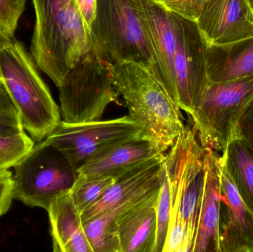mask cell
Wrapping results in <instances>:
<instances>
[{
    "instance_id": "cell-1",
    "label": "cell",
    "mask_w": 253,
    "mask_h": 252,
    "mask_svg": "<svg viewBox=\"0 0 253 252\" xmlns=\"http://www.w3.org/2000/svg\"><path fill=\"white\" fill-rule=\"evenodd\" d=\"M142 2L159 81L181 110L192 117L209 82L208 41L196 21L167 10L156 0Z\"/></svg>"
},
{
    "instance_id": "cell-16",
    "label": "cell",
    "mask_w": 253,
    "mask_h": 252,
    "mask_svg": "<svg viewBox=\"0 0 253 252\" xmlns=\"http://www.w3.org/2000/svg\"><path fill=\"white\" fill-rule=\"evenodd\" d=\"M165 154L150 139L135 138L93 157L77 173L87 176L117 178Z\"/></svg>"
},
{
    "instance_id": "cell-12",
    "label": "cell",
    "mask_w": 253,
    "mask_h": 252,
    "mask_svg": "<svg viewBox=\"0 0 253 252\" xmlns=\"http://www.w3.org/2000/svg\"><path fill=\"white\" fill-rule=\"evenodd\" d=\"M197 23L210 44H227L253 36V11L247 0H208Z\"/></svg>"
},
{
    "instance_id": "cell-29",
    "label": "cell",
    "mask_w": 253,
    "mask_h": 252,
    "mask_svg": "<svg viewBox=\"0 0 253 252\" xmlns=\"http://www.w3.org/2000/svg\"><path fill=\"white\" fill-rule=\"evenodd\" d=\"M13 39V38H9L5 34L0 31V49L8 45Z\"/></svg>"
},
{
    "instance_id": "cell-5",
    "label": "cell",
    "mask_w": 253,
    "mask_h": 252,
    "mask_svg": "<svg viewBox=\"0 0 253 252\" xmlns=\"http://www.w3.org/2000/svg\"><path fill=\"white\" fill-rule=\"evenodd\" d=\"M90 36L93 52L108 65L133 62L159 80L142 0H96Z\"/></svg>"
},
{
    "instance_id": "cell-7",
    "label": "cell",
    "mask_w": 253,
    "mask_h": 252,
    "mask_svg": "<svg viewBox=\"0 0 253 252\" xmlns=\"http://www.w3.org/2000/svg\"><path fill=\"white\" fill-rule=\"evenodd\" d=\"M13 167V199L45 210L55 198L70 192L78 175L67 157L45 140L37 142Z\"/></svg>"
},
{
    "instance_id": "cell-23",
    "label": "cell",
    "mask_w": 253,
    "mask_h": 252,
    "mask_svg": "<svg viewBox=\"0 0 253 252\" xmlns=\"http://www.w3.org/2000/svg\"><path fill=\"white\" fill-rule=\"evenodd\" d=\"M169 215H170V202H169V186L166 173L162 161V179H161L160 192L158 202L157 238H156V250L155 252H163L168 226H169Z\"/></svg>"
},
{
    "instance_id": "cell-24",
    "label": "cell",
    "mask_w": 253,
    "mask_h": 252,
    "mask_svg": "<svg viewBox=\"0 0 253 252\" xmlns=\"http://www.w3.org/2000/svg\"><path fill=\"white\" fill-rule=\"evenodd\" d=\"M26 0H0V31L13 38Z\"/></svg>"
},
{
    "instance_id": "cell-18",
    "label": "cell",
    "mask_w": 253,
    "mask_h": 252,
    "mask_svg": "<svg viewBox=\"0 0 253 252\" xmlns=\"http://www.w3.org/2000/svg\"><path fill=\"white\" fill-rule=\"evenodd\" d=\"M207 68L211 82L253 78V36L227 44H208Z\"/></svg>"
},
{
    "instance_id": "cell-28",
    "label": "cell",
    "mask_w": 253,
    "mask_h": 252,
    "mask_svg": "<svg viewBox=\"0 0 253 252\" xmlns=\"http://www.w3.org/2000/svg\"><path fill=\"white\" fill-rule=\"evenodd\" d=\"M77 3L83 18L90 30L96 16V0H77Z\"/></svg>"
},
{
    "instance_id": "cell-17",
    "label": "cell",
    "mask_w": 253,
    "mask_h": 252,
    "mask_svg": "<svg viewBox=\"0 0 253 252\" xmlns=\"http://www.w3.org/2000/svg\"><path fill=\"white\" fill-rule=\"evenodd\" d=\"M55 252H93L80 213L69 192L55 198L48 210Z\"/></svg>"
},
{
    "instance_id": "cell-19",
    "label": "cell",
    "mask_w": 253,
    "mask_h": 252,
    "mask_svg": "<svg viewBox=\"0 0 253 252\" xmlns=\"http://www.w3.org/2000/svg\"><path fill=\"white\" fill-rule=\"evenodd\" d=\"M221 152V163L242 201L253 213V146L236 133Z\"/></svg>"
},
{
    "instance_id": "cell-4",
    "label": "cell",
    "mask_w": 253,
    "mask_h": 252,
    "mask_svg": "<svg viewBox=\"0 0 253 252\" xmlns=\"http://www.w3.org/2000/svg\"><path fill=\"white\" fill-rule=\"evenodd\" d=\"M108 66L114 88L123 98L128 115L141 124L144 136L165 153L185 127L181 109L144 67L133 62Z\"/></svg>"
},
{
    "instance_id": "cell-15",
    "label": "cell",
    "mask_w": 253,
    "mask_h": 252,
    "mask_svg": "<svg viewBox=\"0 0 253 252\" xmlns=\"http://www.w3.org/2000/svg\"><path fill=\"white\" fill-rule=\"evenodd\" d=\"M206 149L205 186L192 252H221L220 155L211 148Z\"/></svg>"
},
{
    "instance_id": "cell-10",
    "label": "cell",
    "mask_w": 253,
    "mask_h": 252,
    "mask_svg": "<svg viewBox=\"0 0 253 252\" xmlns=\"http://www.w3.org/2000/svg\"><path fill=\"white\" fill-rule=\"evenodd\" d=\"M139 137H145L141 124L126 115L116 119L82 123L62 120L44 140L59 149L78 171L93 157Z\"/></svg>"
},
{
    "instance_id": "cell-20",
    "label": "cell",
    "mask_w": 253,
    "mask_h": 252,
    "mask_svg": "<svg viewBox=\"0 0 253 252\" xmlns=\"http://www.w3.org/2000/svg\"><path fill=\"white\" fill-rule=\"evenodd\" d=\"M114 181L115 178L111 176H87L78 173L69 192L77 210L83 214L100 199Z\"/></svg>"
},
{
    "instance_id": "cell-6",
    "label": "cell",
    "mask_w": 253,
    "mask_h": 252,
    "mask_svg": "<svg viewBox=\"0 0 253 252\" xmlns=\"http://www.w3.org/2000/svg\"><path fill=\"white\" fill-rule=\"evenodd\" d=\"M25 46L13 38L0 49V78L16 106L22 127L34 142L44 140L60 123L59 107Z\"/></svg>"
},
{
    "instance_id": "cell-27",
    "label": "cell",
    "mask_w": 253,
    "mask_h": 252,
    "mask_svg": "<svg viewBox=\"0 0 253 252\" xmlns=\"http://www.w3.org/2000/svg\"><path fill=\"white\" fill-rule=\"evenodd\" d=\"M13 173L0 171V217L5 214L11 205L13 198Z\"/></svg>"
},
{
    "instance_id": "cell-26",
    "label": "cell",
    "mask_w": 253,
    "mask_h": 252,
    "mask_svg": "<svg viewBox=\"0 0 253 252\" xmlns=\"http://www.w3.org/2000/svg\"><path fill=\"white\" fill-rule=\"evenodd\" d=\"M236 133L253 146V96L239 116Z\"/></svg>"
},
{
    "instance_id": "cell-8",
    "label": "cell",
    "mask_w": 253,
    "mask_h": 252,
    "mask_svg": "<svg viewBox=\"0 0 253 252\" xmlns=\"http://www.w3.org/2000/svg\"><path fill=\"white\" fill-rule=\"evenodd\" d=\"M58 88L65 122L100 120L110 104L119 103L109 66L93 51L68 71Z\"/></svg>"
},
{
    "instance_id": "cell-21",
    "label": "cell",
    "mask_w": 253,
    "mask_h": 252,
    "mask_svg": "<svg viewBox=\"0 0 253 252\" xmlns=\"http://www.w3.org/2000/svg\"><path fill=\"white\" fill-rule=\"evenodd\" d=\"M35 143L25 132L0 137V171L7 170L18 164Z\"/></svg>"
},
{
    "instance_id": "cell-9",
    "label": "cell",
    "mask_w": 253,
    "mask_h": 252,
    "mask_svg": "<svg viewBox=\"0 0 253 252\" xmlns=\"http://www.w3.org/2000/svg\"><path fill=\"white\" fill-rule=\"evenodd\" d=\"M253 96V77L208 82L200 105L191 117L203 147L224 150L236 134L238 120Z\"/></svg>"
},
{
    "instance_id": "cell-30",
    "label": "cell",
    "mask_w": 253,
    "mask_h": 252,
    "mask_svg": "<svg viewBox=\"0 0 253 252\" xmlns=\"http://www.w3.org/2000/svg\"><path fill=\"white\" fill-rule=\"evenodd\" d=\"M248 2L249 3L250 6H251V8H252L253 11V0H247Z\"/></svg>"
},
{
    "instance_id": "cell-11",
    "label": "cell",
    "mask_w": 253,
    "mask_h": 252,
    "mask_svg": "<svg viewBox=\"0 0 253 252\" xmlns=\"http://www.w3.org/2000/svg\"><path fill=\"white\" fill-rule=\"evenodd\" d=\"M160 186L120 213L114 219L112 234L117 252H155Z\"/></svg>"
},
{
    "instance_id": "cell-25",
    "label": "cell",
    "mask_w": 253,
    "mask_h": 252,
    "mask_svg": "<svg viewBox=\"0 0 253 252\" xmlns=\"http://www.w3.org/2000/svg\"><path fill=\"white\" fill-rule=\"evenodd\" d=\"M175 14L197 22L208 0H156Z\"/></svg>"
},
{
    "instance_id": "cell-2",
    "label": "cell",
    "mask_w": 253,
    "mask_h": 252,
    "mask_svg": "<svg viewBox=\"0 0 253 252\" xmlns=\"http://www.w3.org/2000/svg\"><path fill=\"white\" fill-rule=\"evenodd\" d=\"M206 148L185 127L165 154L170 215L163 252H192L205 186Z\"/></svg>"
},
{
    "instance_id": "cell-3",
    "label": "cell",
    "mask_w": 253,
    "mask_h": 252,
    "mask_svg": "<svg viewBox=\"0 0 253 252\" xmlns=\"http://www.w3.org/2000/svg\"><path fill=\"white\" fill-rule=\"evenodd\" d=\"M36 22L31 54L59 87L65 75L93 51L90 30L77 0H32Z\"/></svg>"
},
{
    "instance_id": "cell-22",
    "label": "cell",
    "mask_w": 253,
    "mask_h": 252,
    "mask_svg": "<svg viewBox=\"0 0 253 252\" xmlns=\"http://www.w3.org/2000/svg\"><path fill=\"white\" fill-rule=\"evenodd\" d=\"M24 132L19 112L0 78V137Z\"/></svg>"
},
{
    "instance_id": "cell-14",
    "label": "cell",
    "mask_w": 253,
    "mask_h": 252,
    "mask_svg": "<svg viewBox=\"0 0 253 252\" xmlns=\"http://www.w3.org/2000/svg\"><path fill=\"white\" fill-rule=\"evenodd\" d=\"M164 156L115 178L100 199L82 214L83 223L135 201L160 186Z\"/></svg>"
},
{
    "instance_id": "cell-13",
    "label": "cell",
    "mask_w": 253,
    "mask_h": 252,
    "mask_svg": "<svg viewBox=\"0 0 253 252\" xmlns=\"http://www.w3.org/2000/svg\"><path fill=\"white\" fill-rule=\"evenodd\" d=\"M221 204V252H253V213L242 201L219 157Z\"/></svg>"
}]
</instances>
